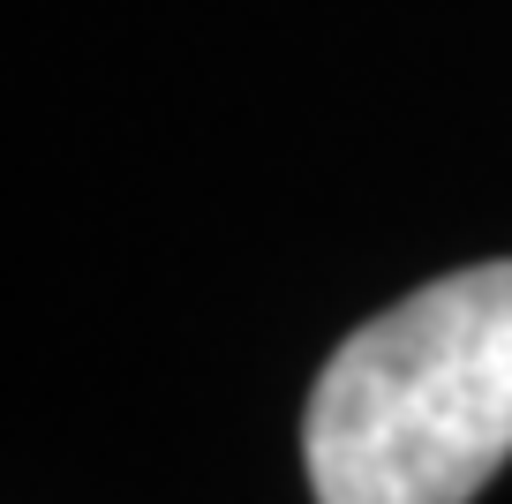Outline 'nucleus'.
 <instances>
[{
    "instance_id": "f257e3e1",
    "label": "nucleus",
    "mask_w": 512,
    "mask_h": 504,
    "mask_svg": "<svg viewBox=\"0 0 512 504\" xmlns=\"http://www.w3.org/2000/svg\"><path fill=\"white\" fill-rule=\"evenodd\" d=\"M317 504H475L512 459V256L369 316L302 422Z\"/></svg>"
}]
</instances>
